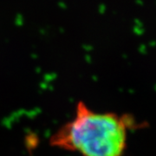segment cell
<instances>
[{
    "label": "cell",
    "mask_w": 156,
    "mask_h": 156,
    "mask_svg": "<svg viewBox=\"0 0 156 156\" xmlns=\"http://www.w3.org/2000/svg\"><path fill=\"white\" fill-rule=\"evenodd\" d=\"M133 123L128 115L95 111L80 101L72 119L50 136L49 143L81 156H123Z\"/></svg>",
    "instance_id": "cell-1"
}]
</instances>
